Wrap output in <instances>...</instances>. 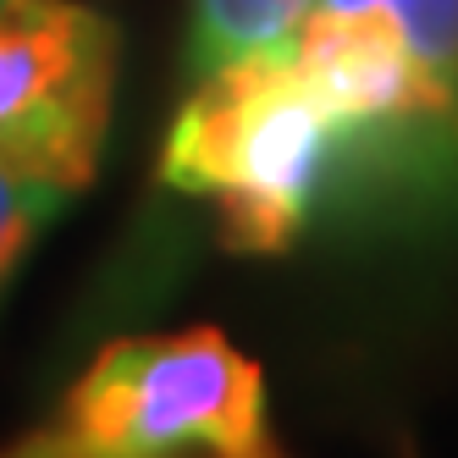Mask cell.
I'll return each mask as SVG.
<instances>
[{
    "mask_svg": "<svg viewBox=\"0 0 458 458\" xmlns=\"http://www.w3.org/2000/svg\"><path fill=\"white\" fill-rule=\"evenodd\" d=\"M332 166L337 133L293 39L205 72L160 149V177L210 199L226 243L243 254H282L299 243L326 205Z\"/></svg>",
    "mask_w": 458,
    "mask_h": 458,
    "instance_id": "1",
    "label": "cell"
},
{
    "mask_svg": "<svg viewBox=\"0 0 458 458\" xmlns=\"http://www.w3.org/2000/svg\"><path fill=\"white\" fill-rule=\"evenodd\" d=\"M0 458H61V447H55V442H50V431H45V437H28V442L6 447Z\"/></svg>",
    "mask_w": 458,
    "mask_h": 458,
    "instance_id": "6",
    "label": "cell"
},
{
    "mask_svg": "<svg viewBox=\"0 0 458 458\" xmlns=\"http://www.w3.org/2000/svg\"><path fill=\"white\" fill-rule=\"evenodd\" d=\"M315 12V0H193L188 72L205 78L249 50L293 39V28Z\"/></svg>",
    "mask_w": 458,
    "mask_h": 458,
    "instance_id": "4",
    "label": "cell"
},
{
    "mask_svg": "<svg viewBox=\"0 0 458 458\" xmlns=\"http://www.w3.org/2000/svg\"><path fill=\"white\" fill-rule=\"evenodd\" d=\"M50 442L61 458H276L266 376L210 326L111 343L67 392Z\"/></svg>",
    "mask_w": 458,
    "mask_h": 458,
    "instance_id": "2",
    "label": "cell"
},
{
    "mask_svg": "<svg viewBox=\"0 0 458 458\" xmlns=\"http://www.w3.org/2000/svg\"><path fill=\"white\" fill-rule=\"evenodd\" d=\"M67 199H72L67 188H50V182L17 177V172L0 166V299H6V287L22 271L28 249L39 243V233L50 226V216L67 205Z\"/></svg>",
    "mask_w": 458,
    "mask_h": 458,
    "instance_id": "5",
    "label": "cell"
},
{
    "mask_svg": "<svg viewBox=\"0 0 458 458\" xmlns=\"http://www.w3.org/2000/svg\"><path fill=\"white\" fill-rule=\"evenodd\" d=\"M116 28L78 0H0V166L78 193L111 127Z\"/></svg>",
    "mask_w": 458,
    "mask_h": 458,
    "instance_id": "3",
    "label": "cell"
}]
</instances>
